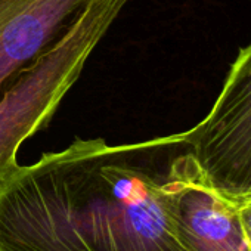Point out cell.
Listing matches in <instances>:
<instances>
[{
  "instance_id": "6da1fadb",
  "label": "cell",
  "mask_w": 251,
  "mask_h": 251,
  "mask_svg": "<svg viewBox=\"0 0 251 251\" xmlns=\"http://www.w3.org/2000/svg\"><path fill=\"white\" fill-rule=\"evenodd\" d=\"M180 133L75 139L0 186V251H192L166 198Z\"/></svg>"
},
{
  "instance_id": "7a4b0ae2",
  "label": "cell",
  "mask_w": 251,
  "mask_h": 251,
  "mask_svg": "<svg viewBox=\"0 0 251 251\" xmlns=\"http://www.w3.org/2000/svg\"><path fill=\"white\" fill-rule=\"evenodd\" d=\"M127 2L90 0L71 27L0 92V186L20 166V147L50 123Z\"/></svg>"
},
{
  "instance_id": "3957f363",
  "label": "cell",
  "mask_w": 251,
  "mask_h": 251,
  "mask_svg": "<svg viewBox=\"0 0 251 251\" xmlns=\"http://www.w3.org/2000/svg\"><path fill=\"white\" fill-rule=\"evenodd\" d=\"M180 136L220 195H251V43L239 50L208 114Z\"/></svg>"
},
{
  "instance_id": "277c9868",
  "label": "cell",
  "mask_w": 251,
  "mask_h": 251,
  "mask_svg": "<svg viewBox=\"0 0 251 251\" xmlns=\"http://www.w3.org/2000/svg\"><path fill=\"white\" fill-rule=\"evenodd\" d=\"M166 198L192 251H248L235 202L210 185L186 144L170 163Z\"/></svg>"
},
{
  "instance_id": "5b68a950",
  "label": "cell",
  "mask_w": 251,
  "mask_h": 251,
  "mask_svg": "<svg viewBox=\"0 0 251 251\" xmlns=\"http://www.w3.org/2000/svg\"><path fill=\"white\" fill-rule=\"evenodd\" d=\"M90 0H0V92L52 46Z\"/></svg>"
},
{
  "instance_id": "8992f818",
  "label": "cell",
  "mask_w": 251,
  "mask_h": 251,
  "mask_svg": "<svg viewBox=\"0 0 251 251\" xmlns=\"http://www.w3.org/2000/svg\"><path fill=\"white\" fill-rule=\"evenodd\" d=\"M236 205L238 216L242 225L245 242L248 247V251H251V195H247L239 200H232Z\"/></svg>"
}]
</instances>
